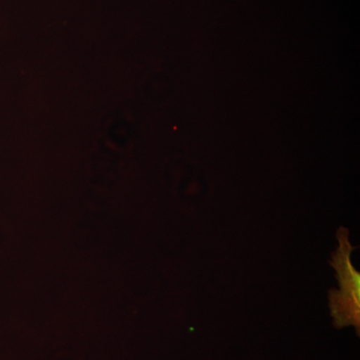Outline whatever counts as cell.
Wrapping results in <instances>:
<instances>
[{"mask_svg":"<svg viewBox=\"0 0 360 360\" xmlns=\"http://www.w3.org/2000/svg\"><path fill=\"white\" fill-rule=\"evenodd\" d=\"M340 246L333 253L330 264L336 271L340 290H329V307L336 328L354 326L360 329V274L352 262L354 246L349 243V231L340 227L338 231Z\"/></svg>","mask_w":360,"mask_h":360,"instance_id":"1","label":"cell"}]
</instances>
